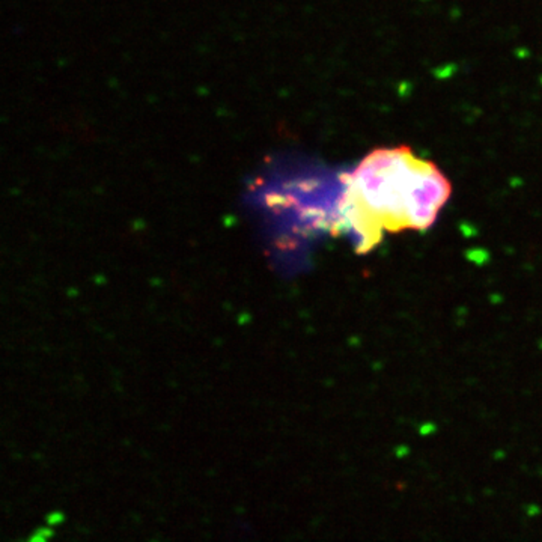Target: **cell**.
I'll use <instances>...</instances> for the list:
<instances>
[{"label": "cell", "instance_id": "obj_1", "mask_svg": "<svg viewBox=\"0 0 542 542\" xmlns=\"http://www.w3.org/2000/svg\"><path fill=\"white\" fill-rule=\"evenodd\" d=\"M450 193L443 172L410 146L378 148L347 176L341 219L358 252L366 253L384 234L429 229Z\"/></svg>", "mask_w": 542, "mask_h": 542}]
</instances>
